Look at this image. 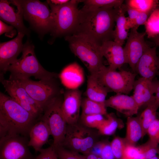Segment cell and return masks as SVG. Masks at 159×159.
<instances>
[{
	"label": "cell",
	"mask_w": 159,
	"mask_h": 159,
	"mask_svg": "<svg viewBox=\"0 0 159 159\" xmlns=\"http://www.w3.org/2000/svg\"><path fill=\"white\" fill-rule=\"evenodd\" d=\"M105 119L102 115L92 114L80 115L79 121L88 127L97 129Z\"/></svg>",
	"instance_id": "d6a6232c"
},
{
	"label": "cell",
	"mask_w": 159,
	"mask_h": 159,
	"mask_svg": "<svg viewBox=\"0 0 159 159\" xmlns=\"http://www.w3.org/2000/svg\"><path fill=\"white\" fill-rule=\"evenodd\" d=\"M159 145L149 139L145 143L138 146L140 154L144 159H149L157 155Z\"/></svg>",
	"instance_id": "1f68e13d"
},
{
	"label": "cell",
	"mask_w": 159,
	"mask_h": 159,
	"mask_svg": "<svg viewBox=\"0 0 159 159\" xmlns=\"http://www.w3.org/2000/svg\"><path fill=\"white\" fill-rule=\"evenodd\" d=\"M159 107V102L155 98L150 102L146 108L139 115L144 136L151 123L157 118V111Z\"/></svg>",
	"instance_id": "d4e9b609"
},
{
	"label": "cell",
	"mask_w": 159,
	"mask_h": 159,
	"mask_svg": "<svg viewBox=\"0 0 159 159\" xmlns=\"http://www.w3.org/2000/svg\"><path fill=\"white\" fill-rule=\"evenodd\" d=\"M16 31L14 27L11 25H8L0 21V35L5 33V35L7 37L12 38L16 34Z\"/></svg>",
	"instance_id": "ab89813d"
},
{
	"label": "cell",
	"mask_w": 159,
	"mask_h": 159,
	"mask_svg": "<svg viewBox=\"0 0 159 159\" xmlns=\"http://www.w3.org/2000/svg\"><path fill=\"white\" fill-rule=\"evenodd\" d=\"M147 134L149 139L159 145V118H157L150 125Z\"/></svg>",
	"instance_id": "8d00e7d4"
},
{
	"label": "cell",
	"mask_w": 159,
	"mask_h": 159,
	"mask_svg": "<svg viewBox=\"0 0 159 159\" xmlns=\"http://www.w3.org/2000/svg\"><path fill=\"white\" fill-rule=\"evenodd\" d=\"M140 153V151L138 146L127 143L124 152V158L137 159Z\"/></svg>",
	"instance_id": "f35d334b"
},
{
	"label": "cell",
	"mask_w": 159,
	"mask_h": 159,
	"mask_svg": "<svg viewBox=\"0 0 159 159\" xmlns=\"http://www.w3.org/2000/svg\"><path fill=\"white\" fill-rule=\"evenodd\" d=\"M156 48L149 46L146 49L136 69L137 74L151 81L156 75H159V57L156 54Z\"/></svg>",
	"instance_id": "e0dca14e"
},
{
	"label": "cell",
	"mask_w": 159,
	"mask_h": 159,
	"mask_svg": "<svg viewBox=\"0 0 159 159\" xmlns=\"http://www.w3.org/2000/svg\"><path fill=\"white\" fill-rule=\"evenodd\" d=\"M120 7L90 9L83 7L79 10L78 23L72 34L87 35L101 45L113 40L115 23Z\"/></svg>",
	"instance_id": "6da1fadb"
},
{
	"label": "cell",
	"mask_w": 159,
	"mask_h": 159,
	"mask_svg": "<svg viewBox=\"0 0 159 159\" xmlns=\"http://www.w3.org/2000/svg\"><path fill=\"white\" fill-rule=\"evenodd\" d=\"M123 159H127L125 158H124Z\"/></svg>",
	"instance_id": "681fc988"
},
{
	"label": "cell",
	"mask_w": 159,
	"mask_h": 159,
	"mask_svg": "<svg viewBox=\"0 0 159 159\" xmlns=\"http://www.w3.org/2000/svg\"><path fill=\"white\" fill-rule=\"evenodd\" d=\"M110 144L115 159H123L127 144L125 138L115 137L110 142Z\"/></svg>",
	"instance_id": "836d02e7"
},
{
	"label": "cell",
	"mask_w": 159,
	"mask_h": 159,
	"mask_svg": "<svg viewBox=\"0 0 159 159\" xmlns=\"http://www.w3.org/2000/svg\"><path fill=\"white\" fill-rule=\"evenodd\" d=\"M69 0H49L52 4L56 5H61L69 2Z\"/></svg>",
	"instance_id": "7bdbcfd3"
},
{
	"label": "cell",
	"mask_w": 159,
	"mask_h": 159,
	"mask_svg": "<svg viewBox=\"0 0 159 159\" xmlns=\"http://www.w3.org/2000/svg\"><path fill=\"white\" fill-rule=\"evenodd\" d=\"M152 84L154 93H159V80L154 78L152 80Z\"/></svg>",
	"instance_id": "b9f144b4"
},
{
	"label": "cell",
	"mask_w": 159,
	"mask_h": 159,
	"mask_svg": "<svg viewBox=\"0 0 159 159\" xmlns=\"http://www.w3.org/2000/svg\"><path fill=\"white\" fill-rule=\"evenodd\" d=\"M137 29L135 28L131 29L124 48L127 63L129 64L133 72L135 73L138 62L146 49L150 46L144 39L146 32H139Z\"/></svg>",
	"instance_id": "4fadbf2b"
},
{
	"label": "cell",
	"mask_w": 159,
	"mask_h": 159,
	"mask_svg": "<svg viewBox=\"0 0 159 159\" xmlns=\"http://www.w3.org/2000/svg\"><path fill=\"white\" fill-rule=\"evenodd\" d=\"M86 156V159H102L99 156L91 153Z\"/></svg>",
	"instance_id": "ee69618b"
},
{
	"label": "cell",
	"mask_w": 159,
	"mask_h": 159,
	"mask_svg": "<svg viewBox=\"0 0 159 159\" xmlns=\"http://www.w3.org/2000/svg\"><path fill=\"white\" fill-rule=\"evenodd\" d=\"M19 1L23 8L24 19L42 33L51 32L52 18L47 2L37 0Z\"/></svg>",
	"instance_id": "9c48e42d"
},
{
	"label": "cell",
	"mask_w": 159,
	"mask_h": 159,
	"mask_svg": "<svg viewBox=\"0 0 159 159\" xmlns=\"http://www.w3.org/2000/svg\"><path fill=\"white\" fill-rule=\"evenodd\" d=\"M37 119L10 97L0 93V137L29 136Z\"/></svg>",
	"instance_id": "7a4b0ae2"
},
{
	"label": "cell",
	"mask_w": 159,
	"mask_h": 159,
	"mask_svg": "<svg viewBox=\"0 0 159 159\" xmlns=\"http://www.w3.org/2000/svg\"><path fill=\"white\" fill-rule=\"evenodd\" d=\"M155 97L156 100L159 102V93H156Z\"/></svg>",
	"instance_id": "bcb514c9"
},
{
	"label": "cell",
	"mask_w": 159,
	"mask_h": 159,
	"mask_svg": "<svg viewBox=\"0 0 159 159\" xmlns=\"http://www.w3.org/2000/svg\"><path fill=\"white\" fill-rule=\"evenodd\" d=\"M23 8L19 0H0L1 19L15 28L18 32L28 35L29 32L23 23Z\"/></svg>",
	"instance_id": "5bb4252c"
},
{
	"label": "cell",
	"mask_w": 159,
	"mask_h": 159,
	"mask_svg": "<svg viewBox=\"0 0 159 159\" xmlns=\"http://www.w3.org/2000/svg\"><path fill=\"white\" fill-rule=\"evenodd\" d=\"M1 82L10 97L36 118L43 112V108L30 97L17 80L1 79Z\"/></svg>",
	"instance_id": "7c38bea8"
},
{
	"label": "cell",
	"mask_w": 159,
	"mask_h": 159,
	"mask_svg": "<svg viewBox=\"0 0 159 159\" xmlns=\"http://www.w3.org/2000/svg\"><path fill=\"white\" fill-rule=\"evenodd\" d=\"M132 95L139 109L146 106L155 98L152 81L140 77L135 80L134 84Z\"/></svg>",
	"instance_id": "ffe728a7"
},
{
	"label": "cell",
	"mask_w": 159,
	"mask_h": 159,
	"mask_svg": "<svg viewBox=\"0 0 159 159\" xmlns=\"http://www.w3.org/2000/svg\"><path fill=\"white\" fill-rule=\"evenodd\" d=\"M81 115L100 114L106 116L108 113L104 102H98L86 97L82 99Z\"/></svg>",
	"instance_id": "83f0119b"
},
{
	"label": "cell",
	"mask_w": 159,
	"mask_h": 159,
	"mask_svg": "<svg viewBox=\"0 0 159 159\" xmlns=\"http://www.w3.org/2000/svg\"><path fill=\"white\" fill-rule=\"evenodd\" d=\"M93 74L102 85L111 91L128 94L133 89L137 74L123 70L117 71L104 65Z\"/></svg>",
	"instance_id": "ba28073f"
},
{
	"label": "cell",
	"mask_w": 159,
	"mask_h": 159,
	"mask_svg": "<svg viewBox=\"0 0 159 159\" xmlns=\"http://www.w3.org/2000/svg\"><path fill=\"white\" fill-rule=\"evenodd\" d=\"M124 0H81L84 4V7L96 9L103 7L117 8L121 7Z\"/></svg>",
	"instance_id": "4dcf8cb0"
},
{
	"label": "cell",
	"mask_w": 159,
	"mask_h": 159,
	"mask_svg": "<svg viewBox=\"0 0 159 159\" xmlns=\"http://www.w3.org/2000/svg\"><path fill=\"white\" fill-rule=\"evenodd\" d=\"M106 107L112 108L127 117L137 114L139 108L132 96L116 94L105 101Z\"/></svg>",
	"instance_id": "d6986e66"
},
{
	"label": "cell",
	"mask_w": 159,
	"mask_h": 159,
	"mask_svg": "<svg viewBox=\"0 0 159 159\" xmlns=\"http://www.w3.org/2000/svg\"><path fill=\"white\" fill-rule=\"evenodd\" d=\"M101 50L103 57L107 60L109 68L116 70L127 63L124 48L113 40H109L101 45Z\"/></svg>",
	"instance_id": "ac0fdd59"
},
{
	"label": "cell",
	"mask_w": 159,
	"mask_h": 159,
	"mask_svg": "<svg viewBox=\"0 0 159 159\" xmlns=\"http://www.w3.org/2000/svg\"><path fill=\"white\" fill-rule=\"evenodd\" d=\"M51 133L47 124L42 120L37 122L31 128L29 134L28 146L39 152L48 141Z\"/></svg>",
	"instance_id": "44dd1931"
},
{
	"label": "cell",
	"mask_w": 159,
	"mask_h": 159,
	"mask_svg": "<svg viewBox=\"0 0 159 159\" xmlns=\"http://www.w3.org/2000/svg\"><path fill=\"white\" fill-rule=\"evenodd\" d=\"M55 149L59 159H86V155L62 146Z\"/></svg>",
	"instance_id": "e575fe53"
},
{
	"label": "cell",
	"mask_w": 159,
	"mask_h": 159,
	"mask_svg": "<svg viewBox=\"0 0 159 159\" xmlns=\"http://www.w3.org/2000/svg\"><path fill=\"white\" fill-rule=\"evenodd\" d=\"M126 12L122 6L116 19V25L113 33V40L122 46L128 37V31L125 28L127 20L125 16Z\"/></svg>",
	"instance_id": "484cf974"
},
{
	"label": "cell",
	"mask_w": 159,
	"mask_h": 159,
	"mask_svg": "<svg viewBox=\"0 0 159 159\" xmlns=\"http://www.w3.org/2000/svg\"><path fill=\"white\" fill-rule=\"evenodd\" d=\"M100 150V156L102 159H115L110 143L108 141H99L96 144Z\"/></svg>",
	"instance_id": "d590c367"
},
{
	"label": "cell",
	"mask_w": 159,
	"mask_h": 159,
	"mask_svg": "<svg viewBox=\"0 0 159 159\" xmlns=\"http://www.w3.org/2000/svg\"><path fill=\"white\" fill-rule=\"evenodd\" d=\"M157 154L159 156V146L158 147L157 151Z\"/></svg>",
	"instance_id": "c3c4849f"
},
{
	"label": "cell",
	"mask_w": 159,
	"mask_h": 159,
	"mask_svg": "<svg viewBox=\"0 0 159 159\" xmlns=\"http://www.w3.org/2000/svg\"><path fill=\"white\" fill-rule=\"evenodd\" d=\"M47 2L51 8L52 18V35L57 37L72 34L78 23L79 15L78 5L81 0H70L61 5H55L49 0Z\"/></svg>",
	"instance_id": "8992f818"
},
{
	"label": "cell",
	"mask_w": 159,
	"mask_h": 159,
	"mask_svg": "<svg viewBox=\"0 0 159 159\" xmlns=\"http://www.w3.org/2000/svg\"><path fill=\"white\" fill-rule=\"evenodd\" d=\"M100 135L97 130L88 127L79 121L67 124L65 135L61 146L87 155L91 153Z\"/></svg>",
	"instance_id": "5b68a950"
},
{
	"label": "cell",
	"mask_w": 159,
	"mask_h": 159,
	"mask_svg": "<svg viewBox=\"0 0 159 159\" xmlns=\"http://www.w3.org/2000/svg\"><path fill=\"white\" fill-rule=\"evenodd\" d=\"M63 101L58 96L53 98L44 108L40 119L49 129L53 140L52 145L55 149L61 146L67 125L62 110Z\"/></svg>",
	"instance_id": "52a82bcc"
},
{
	"label": "cell",
	"mask_w": 159,
	"mask_h": 159,
	"mask_svg": "<svg viewBox=\"0 0 159 159\" xmlns=\"http://www.w3.org/2000/svg\"><path fill=\"white\" fill-rule=\"evenodd\" d=\"M24 35L18 32L14 39L0 43V68L3 73L8 71L10 65L17 59V56L22 52L24 46L22 40Z\"/></svg>",
	"instance_id": "9a60e30c"
},
{
	"label": "cell",
	"mask_w": 159,
	"mask_h": 159,
	"mask_svg": "<svg viewBox=\"0 0 159 159\" xmlns=\"http://www.w3.org/2000/svg\"><path fill=\"white\" fill-rule=\"evenodd\" d=\"M27 137L19 135L0 138V159H34Z\"/></svg>",
	"instance_id": "8fae6325"
},
{
	"label": "cell",
	"mask_w": 159,
	"mask_h": 159,
	"mask_svg": "<svg viewBox=\"0 0 159 159\" xmlns=\"http://www.w3.org/2000/svg\"><path fill=\"white\" fill-rule=\"evenodd\" d=\"M39 152V154L34 159H59L52 145L48 148H42Z\"/></svg>",
	"instance_id": "74e56055"
},
{
	"label": "cell",
	"mask_w": 159,
	"mask_h": 159,
	"mask_svg": "<svg viewBox=\"0 0 159 159\" xmlns=\"http://www.w3.org/2000/svg\"><path fill=\"white\" fill-rule=\"evenodd\" d=\"M111 91L98 81L95 75L90 74L88 76L85 92L87 97L97 102H104L107 94Z\"/></svg>",
	"instance_id": "603a6c76"
},
{
	"label": "cell",
	"mask_w": 159,
	"mask_h": 159,
	"mask_svg": "<svg viewBox=\"0 0 159 159\" xmlns=\"http://www.w3.org/2000/svg\"><path fill=\"white\" fill-rule=\"evenodd\" d=\"M126 134L125 138L127 144L135 145L144 137L143 127L139 116L127 117Z\"/></svg>",
	"instance_id": "cb8c5ba5"
},
{
	"label": "cell",
	"mask_w": 159,
	"mask_h": 159,
	"mask_svg": "<svg viewBox=\"0 0 159 159\" xmlns=\"http://www.w3.org/2000/svg\"><path fill=\"white\" fill-rule=\"evenodd\" d=\"M145 32L149 38L159 35V7L155 9L150 14L145 24Z\"/></svg>",
	"instance_id": "f546056e"
},
{
	"label": "cell",
	"mask_w": 159,
	"mask_h": 159,
	"mask_svg": "<svg viewBox=\"0 0 159 159\" xmlns=\"http://www.w3.org/2000/svg\"><path fill=\"white\" fill-rule=\"evenodd\" d=\"M150 14L149 13L140 12L131 25V29L133 28L138 29L140 26L145 25Z\"/></svg>",
	"instance_id": "60d3db41"
},
{
	"label": "cell",
	"mask_w": 159,
	"mask_h": 159,
	"mask_svg": "<svg viewBox=\"0 0 159 159\" xmlns=\"http://www.w3.org/2000/svg\"><path fill=\"white\" fill-rule=\"evenodd\" d=\"M22 54L8 67L11 74L10 79L29 78L34 77L40 80H53L57 77L56 74L48 71L41 65L34 51V46L28 41L24 44Z\"/></svg>",
	"instance_id": "277c9868"
},
{
	"label": "cell",
	"mask_w": 159,
	"mask_h": 159,
	"mask_svg": "<svg viewBox=\"0 0 159 159\" xmlns=\"http://www.w3.org/2000/svg\"><path fill=\"white\" fill-rule=\"evenodd\" d=\"M82 94L77 88L70 89L64 94L61 109L67 124L75 123L79 120Z\"/></svg>",
	"instance_id": "2e32d148"
},
{
	"label": "cell",
	"mask_w": 159,
	"mask_h": 159,
	"mask_svg": "<svg viewBox=\"0 0 159 159\" xmlns=\"http://www.w3.org/2000/svg\"><path fill=\"white\" fill-rule=\"evenodd\" d=\"M155 43V46H159V35L152 38Z\"/></svg>",
	"instance_id": "f6af8a7d"
},
{
	"label": "cell",
	"mask_w": 159,
	"mask_h": 159,
	"mask_svg": "<svg viewBox=\"0 0 159 159\" xmlns=\"http://www.w3.org/2000/svg\"><path fill=\"white\" fill-rule=\"evenodd\" d=\"M106 117V118L97 129L100 135H111L117 129L123 127L122 120L117 118L113 113H108Z\"/></svg>",
	"instance_id": "4316f807"
},
{
	"label": "cell",
	"mask_w": 159,
	"mask_h": 159,
	"mask_svg": "<svg viewBox=\"0 0 159 159\" xmlns=\"http://www.w3.org/2000/svg\"><path fill=\"white\" fill-rule=\"evenodd\" d=\"M125 4L140 12L151 14L158 7L159 1L155 0H127Z\"/></svg>",
	"instance_id": "f1b7e54d"
},
{
	"label": "cell",
	"mask_w": 159,
	"mask_h": 159,
	"mask_svg": "<svg viewBox=\"0 0 159 159\" xmlns=\"http://www.w3.org/2000/svg\"><path fill=\"white\" fill-rule=\"evenodd\" d=\"M149 159H159V156L158 155H156L154 157Z\"/></svg>",
	"instance_id": "7dc6e473"
},
{
	"label": "cell",
	"mask_w": 159,
	"mask_h": 159,
	"mask_svg": "<svg viewBox=\"0 0 159 159\" xmlns=\"http://www.w3.org/2000/svg\"><path fill=\"white\" fill-rule=\"evenodd\" d=\"M70 49L86 65L90 74L97 73L104 65L101 44L90 36L81 33L66 35Z\"/></svg>",
	"instance_id": "3957f363"
},
{
	"label": "cell",
	"mask_w": 159,
	"mask_h": 159,
	"mask_svg": "<svg viewBox=\"0 0 159 159\" xmlns=\"http://www.w3.org/2000/svg\"><path fill=\"white\" fill-rule=\"evenodd\" d=\"M158 56V57H159V56Z\"/></svg>",
	"instance_id": "f907efd6"
},
{
	"label": "cell",
	"mask_w": 159,
	"mask_h": 159,
	"mask_svg": "<svg viewBox=\"0 0 159 159\" xmlns=\"http://www.w3.org/2000/svg\"><path fill=\"white\" fill-rule=\"evenodd\" d=\"M54 79L34 81L29 78L16 79L30 97L43 109L54 98L59 96L58 87Z\"/></svg>",
	"instance_id": "30bf717a"
},
{
	"label": "cell",
	"mask_w": 159,
	"mask_h": 159,
	"mask_svg": "<svg viewBox=\"0 0 159 159\" xmlns=\"http://www.w3.org/2000/svg\"><path fill=\"white\" fill-rule=\"evenodd\" d=\"M60 77L63 84L70 89H77L83 83L84 79L82 68L76 62L65 67L61 72Z\"/></svg>",
	"instance_id": "7402d4cb"
}]
</instances>
